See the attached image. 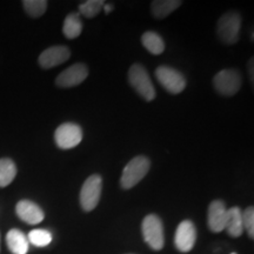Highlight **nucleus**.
Wrapping results in <instances>:
<instances>
[{"label": "nucleus", "instance_id": "5", "mask_svg": "<svg viewBox=\"0 0 254 254\" xmlns=\"http://www.w3.org/2000/svg\"><path fill=\"white\" fill-rule=\"evenodd\" d=\"M103 179L99 174L88 177L80 190V205L84 211L90 212L97 207L100 200Z\"/></svg>", "mask_w": 254, "mask_h": 254}, {"label": "nucleus", "instance_id": "27", "mask_svg": "<svg viewBox=\"0 0 254 254\" xmlns=\"http://www.w3.org/2000/svg\"><path fill=\"white\" fill-rule=\"evenodd\" d=\"M231 254H237V253H231Z\"/></svg>", "mask_w": 254, "mask_h": 254}, {"label": "nucleus", "instance_id": "23", "mask_svg": "<svg viewBox=\"0 0 254 254\" xmlns=\"http://www.w3.org/2000/svg\"><path fill=\"white\" fill-rule=\"evenodd\" d=\"M243 224L244 230L247 231L250 238L254 237V208L253 206H250L243 212Z\"/></svg>", "mask_w": 254, "mask_h": 254}, {"label": "nucleus", "instance_id": "12", "mask_svg": "<svg viewBox=\"0 0 254 254\" xmlns=\"http://www.w3.org/2000/svg\"><path fill=\"white\" fill-rule=\"evenodd\" d=\"M227 219V208L225 206L224 201L221 200H214L208 206V214L207 222L209 230L214 233L224 231L226 226Z\"/></svg>", "mask_w": 254, "mask_h": 254}, {"label": "nucleus", "instance_id": "6", "mask_svg": "<svg viewBox=\"0 0 254 254\" xmlns=\"http://www.w3.org/2000/svg\"><path fill=\"white\" fill-rule=\"evenodd\" d=\"M155 77L165 90L172 94L182 93L186 87V79L177 69L168 66H159L155 71Z\"/></svg>", "mask_w": 254, "mask_h": 254}, {"label": "nucleus", "instance_id": "22", "mask_svg": "<svg viewBox=\"0 0 254 254\" xmlns=\"http://www.w3.org/2000/svg\"><path fill=\"white\" fill-rule=\"evenodd\" d=\"M104 5L105 1L103 0H87L79 5V12L86 18H94L95 15L99 14Z\"/></svg>", "mask_w": 254, "mask_h": 254}, {"label": "nucleus", "instance_id": "24", "mask_svg": "<svg viewBox=\"0 0 254 254\" xmlns=\"http://www.w3.org/2000/svg\"><path fill=\"white\" fill-rule=\"evenodd\" d=\"M104 9H105V12H106L107 14L109 13H111V12L113 11V8H114V6L112 5V4H105L104 5V7H103Z\"/></svg>", "mask_w": 254, "mask_h": 254}, {"label": "nucleus", "instance_id": "26", "mask_svg": "<svg viewBox=\"0 0 254 254\" xmlns=\"http://www.w3.org/2000/svg\"><path fill=\"white\" fill-rule=\"evenodd\" d=\"M0 243H1V237H0Z\"/></svg>", "mask_w": 254, "mask_h": 254}, {"label": "nucleus", "instance_id": "14", "mask_svg": "<svg viewBox=\"0 0 254 254\" xmlns=\"http://www.w3.org/2000/svg\"><path fill=\"white\" fill-rule=\"evenodd\" d=\"M6 244L12 254H27L28 247H30L27 237L25 236L24 232L17 230V228H12L7 232Z\"/></svg>", "mask_w": 254, "mask_h": 254}, {"label": "nucleus", "instance_id": "19", "mask_svg": "<svg viewBox=\"0 0 254 254\" xmlns=\"http://www.w3.org/2000/svg\"><path fill=\"white\" fill-rule=\"evenodd\" d=\"M17 176V166L9 158L0 159V187H6Z\"/></svg>", "mask_w": 254, "mask_h": 254}, {"label": "nucleus", "instance_id": "13", "mask_svg": "<svg viewBox=\"0 0 254 254\" xmlns=\"http://www.w3.org/2000/svg\"><path fill=\"white\" fill-rule=\"evenodd\" d=\"M17 215L28 225H37L44 220L45 214L36 202L31 200H20L15 206Z\"/></svg>", "mask_w": 254, "mask_h": 254}, {"label": "nucleus", "instance_id": "2", "mask_svg": "<svg viewBox=\"0 0 254 254\" xmlns=\"http://www.w3.org/2000/svg\"><path fill=\"white\" fill-rule=\"evenodd\" d=\"M241 28V15L238 12L231 11L225 13L218 20L217 33L222 43L233 45L239 40Z\"/></svg>", "mask_w": 254, "mask_h": 254}, {"label": "nucleus", "instance_id": "1", "mask_svg": "<svg viewBox=\"0 0 254 254\" xmlns=\"http://www.w3.org/2000/svg\"><path fill=\"white\" fill-rule=\"evenodd\" d=\"M151 167L150 159L144 155H138L133 158L124 168L122 178H120V185L124 190H129L134 187L144 179L148 173Z\"/></svg>", "mask_w": 254, "mask_h": 254}, {"label": "nucleus", "instance_id": "18", "mask_svg": "<svg viewBox=\"0 0 254 254\" xmlns=\"http://www.w3.org/2000/svg\"><path fill=\"white\" fill-rule=\"evenodd\" d=\"M82 23L78 13H69L64 21L63 32L67 39H75L81 34Z\"/></svg>", "mask_w": 254, "mask_h": 254}, {"label": "nucleus", "instance_id": "17", "mask_svg": "<svg viewBox=\"0 0 254 254\" xmlns=\"http://www.w3.org/2000/svg\"><path fill=\"white\" fill-rule=\"evenodd\" d=\"M142 45L148 52L154 56H159L164 52L165 43L163 38L159 36L155 32H145L141 37Z\"/></svg>", "mask_w": 254, "mask_h": 254}, {"label": "nucleus", "instance_id": "8", "mask_svg": "<svg viewBox=\"0 0 254 254\" xmlns=\"http://www.w3.org/2000/svg\"><path fill=\"white\" fill-rule=\"evenodd\" d=\"M241 75L236 69H222L215 74L213 84L215 90L222 95L231 97L238 93L241 87Z\"/></svg>", "mask_w": 254, "mask_h": 254}, {"label": "nucleus", "instance_id": "3", "mask_svg": "<svg viewBox=\"0 0 254 254\" xmlns=\"http://www.w3.org/2000/svg\"><path fill=\"white\" fill-rule=\"evenodd\" d=\"M128 81L131 86L141 95L146 101H152L155 98V90L150 75L144 66L134 64L128 71Z\"/></svg>", "mask_w": 254, "mask_h": 254}, {"label": "nucleus", "instance_id": "25", "mask_svg": "<svg viewBox=\"0 0 254 254\" xmlns=\"http://www.w3.org/2000/svg\"><path fill=\"white\" fill-rule=\"evenodd\" d=\"M249 68H251L250 69V74H251V79H252V82H253V59H251L250 60V63H249Z\"/></svg>", "mask_w": 254, "mask_h": 254}, {"label": "nucleus", "instance_id": "9", "mask_svg": "<svg viewBox=\"0 0 254 254\" xmlns=\"http://www.w3.org/2000/svg\"><path fill=\"white\" fill-rule=\"evenodd\" d=\"M88 75L87 66L85 64H74L71 67L63 71L56 79L57 86L62 88L74 87L81 84Z\"/></svg>", "mask_w": 254, "mask_h": 254}, {"label": "nucleus", "instance_id": "7", "mask_svg": "<svg viewBox=\"0 0 254 254\" xmlns=\"http://www.w3.org/2000/svg\"><path fill=\"white\" fill-rule=\"evenodd\" d=\"M56 144L62 150H69L80 144L82 140L81 127L73 123L62 124L55 133Z\"/></svg>", "mask_w": 254, "mask_h": 254}, {"label": "nucleus", "instance_id": "15", "mask_svg": "<svg viewBox=\"0 0 254 254\" xmlns=\"http://www.w3.org/2000/svg\"><path fill=\"white\" fill-rule=\"evenodd\" d=\"M225 230L231 237L238 238L243 234L244 224H243V212L239 207L234 206L227 209V219Z\"/></svg>", "mask_w": 254, "mask_h": 254}, {"label": "nucleus", "instance_id": "16", "mask_svg": "<svg viewBox=\"0 0 254 254\" xmlns=\"http://www.w3.org/2000/svg\"><path fill=\"white\" fill-rule=\"evenodd\" d=\"M182 4L183 2L179 0H155L152 2L151 9L155 18L164 19L176 11Z\"/></svg>", "mask_w": 254, "mask_h": 254}, {"label": "nucleus", "instance_id": "11", "mask_svg": "<svg viewBox=\"0 0 254 254\" xmlns=\"http://www.w3.org/2000/svg\"><path fill=\"white\" fill-rule=\"evenodd\" d=\"M71 52L66 46H52L44 51L39 56V65L43 68H53L67 62Z\"/></svg>", "mask_w": 254, "mask_h": 254}, {"label": "nucleus", "instance_id": "21", "mask_svg": "<svg viewBox=\"0 0 254 254\" xmlns=\"http://www.w3.org/2000/svg\"><path fill=\"white\" fill-rule=\"evenodd\" d=\"M23 6L26 13L32 18H39L46 12V0H24Z\"/></svg>", "mask_w": 254, "mask_h": 254}, {"label": "nucleus", "instance_id": "20", "mask_svg": "<svg viewBox=\"0 0 254 254\" xmlns=\"http://www.w3.org/2000/svg\"><path fill=\"white\" fill-rule=\"evenodd\" d=\"M27 240L36 247H46L52 241V234L47 230H33L28 233Z\"/></svg>", "mask_w": 254, "mask_h": 254}, {"label": "nucleus", "instance_id": "4", "mask_svg": "<svg viewBox=\"0 0 254 254\" xmlns=\"http://www.w3.org/2000/svg\"><path fill=\"white\" fill-rule=\"evenodd\" d=\"M142 236L148 246L154 251L164 247V227L160 218L155 214L146 215L142 220Z\"/></svg>", "mask_w": 254, "mask_h": 254}, {"label": "nucleus", "instance_id": "10", "mask_svg": "<svg viewBox=\"0 0 254 254\" xmlns=\"http://www.w3.org/2000/svg\"><path fill=\"white\" fill-rule=\"evenodd\" d=\"M196 231L195 226L192 221L184 220L179 224L177 228L176 237H174V244L180 252H190L195 245Z\"/></svg>", "mask_w": 254, "mask_h": 254}]
</instances>
